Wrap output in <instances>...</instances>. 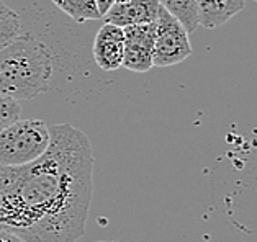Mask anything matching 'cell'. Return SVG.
Returning <instances> with one entry per match:
<instances>
[{
	"instance_id": "6da1fadb",
	"label": "cell",
	"mask_w": 257,
	"mask_h": 242,
	"mask_svg": "<svg viewBox=\"0 0 257 242\" xmlns=\"http://www.w3.org/2000/svg\"><path fill=\"white\" fill-rule=\"evenodd\" d=\"M51 142L35 162L0 165V231L23 242H77L93 195V152L79 128L49 126Z\"/></svg>"
},
{
	"instance_id": "4fadbf2b",
	"label": "cell",
	"mask_w": 257,
	"mask_h": 242,
	"mask_svg": "<svg viewBox=\"0 0 257 242\" xmlns=\"http://www.w3.org/2000/svg\"><path fill=\"white\" fill-rule=\"evenodd\" d=\"M116 2V0H95V4H97V7H98V12H100V15H103L111 9V5H113Z\"/></svg>"
},
{
	"instance_id": "8fae6325",
	"label": "cell",
	"mask_w": 257,
	"mask_h": 242,
	"mask_svg": "<svg viewBox=\"0 0 257 242\" xmlns=\"http://www.w3.org/2000/svg\"><path fill=\"white\" fill-rule=\"evenodd\" d=\"M25 30L20 15L0 0V49L9 46Z\"/></svg>"
},
{
	"instance_id": "7a4b0ae2",
	"label": "cell",
	"mask_w": 257,
	"mask_h": 242,
	"mask_svg": "<svg viewBox=\"0 0 257 242\" xmlns=\"http://www.w3.org/2000/svg\"><path fill=\"white\" fill-rule=\"evenodd\" d=\"M56 56L51 46L23 32L0 49V95L30 100L51 87Z\"/></svg>"
},
{
	"instance_id": "2e32d148",
	"label": "cell",
	"mask_w": 257,
	"mask_h": 242,
	"mask_svg": "<svg viewBox=\"0 0 257 242\" xmlns=\"http://www.w3.org/2000/svg\"><path fill=\"white\" fill-rule=\"evenodd\" d=\"M254 2H257V0H254Z\"/></svg>"
},
{
	"instance_id": "5b68a950",
	"label": "cell",
	"mask_w": 257,
	"mask_h": 242,
	"mask_svg": "<svg viewBox=\"0 0 257 242\" xmlns=\"http://www.w3.org/2000/svg\"><path fill=\"white\" fill-rule=\"evenodd\" d=\"M124 30L123 67L131 72H148L154 67L156 23L133 25Z\"/></svg>"
},
{
	"instance_id": "ba28073f",
	"label": "cell",
	"mask_w": 257,
	"mask_h": 242,
	"mask_svg": "<svg viewBox=\"0 0 257 242\" xmlns=\"http://www.w3.org/2000/svg\"><path fill=\"white\" fill-rule=\"evenodd\" d=\"M246 7V0H197L198 25L203 28H218L229 22Z\"/></svg>"
},
{
	"instance_id": "5bb4252c",
	"label": "cell",
	"mask_w": 257,
	"mask_h": 242,
	"mask_svg": "<svg viewBox=\"0 0 257 242\" xmlns=\"http://www.w3.org/2000/svg\"><path fill=\"white\" fill-rule=\"evenodd\" d=\"M0 242H23L18 235L7 232V231H0Z\"/></svg>"
},
{
	"instance_id": "8992f818",
	"label": "cell",
	"mask_w": 257,
	"mask_h": 242,
	"mask_svg": "<svg viewBox=\"0 0 257 242\" xmlns=\"http://www.w3.org/2000/svg\"><path fill=\"white\" fill-rule=\"evenodd\" d=\"M92 54L98 69L105 72H111L123 67L124 30L116 27V25L105 23L95 35Z\"/></svg>"
},
{
	"instance_id": "277c9868",
	"label": "cell",
	"mask_w": 257,
	"mask_h": 242,
	"mask_svg": "<svg viewBox=\"0 0 257 242\" xmlns=\"http://www.w3.org/2000/svg\"><path fill=\"white\" fill-rule=\"evenodd\" d=\"M192 54L189 32L177 18L161 7L156 20L154 67H171L180 64Z\"/></svg>"
},
{
	"instance_id": "30bf717a",
	"label": "cell",
	"mask_w": 257,
	"mask_h": 242,
	"mask_svg": "<svg viewBox=\"0 0 257 242\" xmlns=\"http://www.w3.org/2000/svg\"><path fill=\"white\" fill-rule=\"evenodd\" d=\"M51 2L77 23H85L102 18L95 0H51Z\"/></svg>"
},
{
	"instance_id": "7c38bea8",
	"label": "cell",
	"mask_w": 257,
	"mask_h": 242,
	"mask_svg": "<svg viewBox=\"0 0 257 242\" xmlns=\"http://www.w3.org/2000/svg\"><path fill=\"white\" fill-rule=\"evenodd\" d=\"M20 115L22 108L18 100L0 95V131H4L7 126L14 125L15 121L20 120Z\"/></svg>"
},
{
	"instance_id": "52a82bcc",
	"label": "cell",
	"mask_w": 257,
	"mask_h": 242,
	"mask_svg": "<svg viewBox=\"0 0 257 242\" xmlns=\"http://www.w3.org/2000/svg\"><path fill=\"white\" fill-rule=\"evenodd\" d=\"M159 10V0H116L111 5V9L103 15V20L105 23L116 25L120 28L156 23Z\"/></svg>"
},
{
	"instance_id": "3957f363",
	"label": "cell",
	"mask_w": 257,
	"mask_h": 242,
	"mask_svg": "<svg viewBox=\"0 0 257 242\" xmlns=\"http://www.w3.org/2000/svg\"><path fill=\"white\" fill-rule=\"evenodd\" d=\"M51 142L49 126L41 120H18L0 131V165L20 167L38 160Z\"/></svg>"
},
{
	"instance_id": "9c48e42d",
	"label": "cell",
	"mask_w": 257,
	"mask_h": 242,
	"mask_svg": "<svg viewBox=\"0 0 257 242\" xmlns=\"http://www.w3.org/2000/svg\"><path fill=\"white\" fill-rule=\"evenodd\" d=\"M161 7L184 25L189 33H193L198 25L197 0H159Z\"/></svg>"
},
{
	"instance_id": "9a60e30c",
	"label": "cell",
	"mask_w": 257,
	"mask_h": 242,
	"mask_svg": "<svg viewBox=\"0 0 257 242\" xmlns=\"http://www.w3.org/2000/svg\"><path fill=\"white\" fill-rule=\"evenodd\" d=\"M95 242H115V240H95Z\"/></svg>"
}]
</instances>
